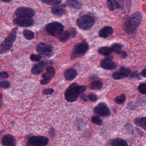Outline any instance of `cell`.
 <instances>
[{"label": "cell", "mask_w": 146, "mask_h": 146, "mask_svg": "<svg viewBox=\"0 0 146 146\" xmlns=\"http://www.w3.org/2000/svg\"><path fill=\"white\" fill-rule=\"evenodd\" d=\"M142 14L139 12H136L127 19L124 24V30L129 34L134 33L139 26L142 21Z\"/></svg>", "instance_id": "obj_1"}, {"label": "cell", "mask_w": 146, "mask_h": 146, "mask_svg": "<svg viewBox=\"0 0 146 146\" xmlns=\"http://www.w3.org/2000/svg\"><path fill=\"white\" fill-rule=\"evenodd\" d=\"M86 89L87 87L86 86H80L76 83H73L69 86L65 92L66 100L70 103L75 102Z\"/></svg>", "instance_id": "obj_2"}, {"label": "cell", "mask_w": 146, "mask_h": 146, "mask_svg": "<svg viewBox=\"0 0 146 146\" xmlns=\"http://www.w3.org/2000/svg\"><path fill=\"white\" fill-rule=\"evenodd\" d=\"M17 27L14 28L0 45V54L7 53L12 49L17 37Z\"/></svg>", "instance_id": "obj_3"}, {"label": "cell", "mask_w": 146, "mask_h": 146, "mask_svg": "<svg viewBox=\"0 0 146 146\" xmlns=\"http://www.w3.org/2000/svg\"><path fill=\"white\" fill-rule=\"evenodd\" d=\"M89 45L86 41H82L75 45L71 54L72 60H75L84 55L88 50Z\"/></svg>", "instance_id": "obj_4"}, {"label": "cell", "mask_w": 146, "mask_h": 146, "mask_svg": "<svg viewBox=\"0 0 146 146\" xmlns=\"http://www.w3.org/2000/svg\"><path fill=\"white\" fill-rule=\"evenodd\" d=\"M94 21H95L92 16L88 15H82L78 18L76 24L80 29L88 30L92 27Z\"/></svg>", "instance_id": "obj_5"}, {"label": "cell", "mask_w": 146, "mask_h": 146, "mask_svg": "<svg viewBox=\"0 0 146 146\" xmlns=\"http://www.w3.org/2000/svg\"><path fill=\"white\" fill-rule=\"evenodd\" d=\"M46 29L48 33L51 36H59L64 31V27L60 22H53L47 25Z\"/></svg>", "instance_id": "obj_6"}, {"label": "cell", "mask_w": 146, "mask_h": 146, "mask_svg": "<svg viewBox=\"0 0 146 146\" xmlns=\"http://www.w3.org/2000/svg\"><path fill=\"white\" fill-rule=\"evenodd\" d=\"M36 51L41 56L50 57L53 55V47L50 45L40 43L36 47Z\"/></svg>", "instance_id": "obj_7"}, {"label": "cell", "mask_w": 146, "mask_h": 146, "mask_svg": "<svg viewBox=\"0 0 146 146\" xmlns=\"http://www.w3.org/2000/svg\"><path fill=\"white\" fill-rule=\"evenodd\" d=\"M34 10L31 8L20 7L18 8L15 12V15L17 18L32 19L35 15Z\"/></svg>", "instance_id": "obj_8"}, {"label": "cell", "mask_w": 146, "mask_h": 146, "mask_svg": "<svg viewBox=\"0 0 146 146\" xmlns=\"http://www.w3.org/2000/svg\"><path fill=\"white\" fill-rule=\"evenodd\" d=\"M49 140L46 137L42 136H34L31 137L28 141L29 145L32 146H46Z\"/></svg>", "instance_id": "obj_9"}, {"label": "cell", "mask_w": 146, "mask_h": 146, "mask_svg": "<svg viewBox=\"0 0 146 146\" xmlns=\"http://www.w3.org/2000/svg\"><path fill=\"white\" fill-rule=\"evenodd\" d=\"M95 114L102 117H106L111 115V111L106 104L100 103L94 109Z\"/></svg>", "instance_id": "obj_10"}, {"label": "cell", "mask_w": 146, "mask_h": 146, "mask_svg": "<svg viewBox=\"0 0 146 146\" xmlns=\"http://www.w3.org/2000/svg\"><path fill=\"white\" fill-rule=\"evenodd\" d=\"M131 73V69L127 67H121L112 75L114 79L120 80L127 78Z\"/></svg>", "instance_id": "obj_11"}, {"label": "cell", "mask_w": 146, "mask_h": 146, "mask_svg": "<svg viewBox=\"0 0 146 146\" xmlns=\"http://www.w3.org/2000/svg\"><path fill=\"white\" fill-rule=\"evenodd\" d=\"M13 22L15 25L18 26L28 27L32 26L34 24V21L32 19L16 18L14 19Z\"/></svg>", "instance_id": "obj_12"}, {"label": "cell", "mask_w": 146, "mask_h": 146, "mask_svg": "<svg viewBox=\"0 0 146 146\" xmlns=\"http://www.w3.org/2000/svg\"><path fill=\"white\" fill-rule=\"evenodd\" d=\"M100 64L103 68L108 70H113L116 69L117 67L116 63L109 58H106L102 60L100 62Z\"/></svg>", "instance_id": "obj_13"}, {"label": "cell", "mask_w": 146, "mask_h": 146, "mask_svg": "<svg viewBox=\"0 0 146 146\" xmlns=\"http://www.w3.org/2000/svg\"><path fill=\"white\" fill-rule=\"evenodd\" d=\"M2 144L4 146H16V141L13 135L7 134L4 135L1 140Z\"/></svg>", "instance_id": "obj_14"}, {"label": "cell", "mask_w": 146, "mask_h": 146, "mask_svg": "<svg viewBox=\"0 0 146 146\" xmlns=\"http://www.w3.org/2000/svg\"><path fill=\"white\" fill-rule=\"evenodd\" d=\"M46 72H47L46 73L43 74L42 76V79L40 81V84L42 85L48 84L56 74V73L55 72L49 71V70L46 71Z\"/></svg>", "instance_id": "obj_15"}, {"label": "cell", "mask_w": 146, "mask_h": 146, "mask_svg": "<svg viewBox=\"0 0 146 146\" xmlns=\"http://www.w3.org/2000/svg\"><path fill=\"white\" fill-rule=\"evenodd\" d=\"M113 33V29L110 26L103 27L100 30L99 35L101 38H107L111 36Z\"/></svg>", "instance_id": "obj_16"}, {"label": "cell", "mask_w": 146, "mask_h": 146, "mask_svg": "<svg viewBox=\"0 0 146 146\" xmlns=\"http://www.w3.org/2000/svg\"><path fill=\"white\" fill-rule=\"evenodd\" d=\"M46 61H42L37 64H35L32 69L31 72L33 74L38 75L40 74L43 70L44 67L46 66Z\"/></svg>", "instance_id": "obj_17"}, {"label": "cell", "mask_w": 146, "mask_h": 146, "mask_svg": "<svg viewBox=\"0 0 146 146\" xmlns=\"http://www.w3.org/2000/svg\"><path fill=\"white\" fill-rule=\"evenodd\" d=\"M66 12L65 6L63 4L56 5L52 8V13L57 16H62Z\"/></svg>", "instance_id": "obj_18"}, {"label": "cell", "mask_w": 146, "mask_h": 146, "mask_svg": "<svg viewBox=\"0 0 146 146\" xmlns=\"http://www.w3.org/2000/svg\"><path fill=\"white\" fill-rule=\"evenodd\" d=\"M77 75V71L74 69H68L64 73V77L67 81H72L76 78Z\"/></svg>", "instance_id": "obj_19"}, {"label": "cell", "mask_w": 146, "mask_h": 146, "mask_svg": "<svg viewBox=\"0 0 146 146\" xmlns=\"http://www.w3.org/2000/svg\"><path fill=\"white\" fill-rule=\"evenodd\" d=\"M134 123L135 125L142 128L146 131V117L136 118L134 121Z\"/></svg>", "instance_id": "obj_20"}, {"label": "cell", "mask_w": 146, "mask_h": 146, "mask_svg": "<svg viewBox=\"0 0 146 146\" xmlns=\"http://www.w3.org/2000/svg\"><path fill=\"white\" fill-rule=\"evenodd\" d=\"M103 84L102 81H95L89 84L88 88L91 90H99L103 87Z\"/></svg>", "instance_id": "obj_21"}, {"label": "cell", "mask_w": 146, "mask_h": 146, "mask_svg": "<svg viewBox=\"0 0 146 146\" xmlns=\"http://www.w3.org/2000/svg\"><path fill=\"white\" fill-rule=\"evenodd\" d=\"M107 7L110 10L113 11L115 9L121 8L120 4L116 1H108L106 2Z\"/></svg>", "instance_id": "obj_22"}, {"label": "cell", "mask_w": 146, "mask_h": 146, "mask_svg": "<svg viewBox=\"0 0 146 146\" xmlns=\"http://www.w3.org/2000/svg\"><path fill=\"white\" fill-rule=\"evenodd\" d=\"M111 144V146H128L127 143L126 141L119 138L112 140Z\"/></svg>", "instance_id": "obj_23"}, {"label": "cell", "mask_w": 146, "mask_h": 146, "mask_svg": "<svg viewBox=\"0 0 146 146\" xmlns=\"http://www.w3.org/2000/svg\"><path fill=\"white\" fill-rule=\"evenodd\" d=\"M98 52L102 55L107 56L111 54L113 52V50L110 47H102L98 49Z\"/></svg>", "instance_id": "obj_24"}, {"label": "cell", "mask_w": 146, "mask_h": 146, "mask_svg": "<svg viewBox=\"0 0 146 146\" xmlns=\"http://www.w3.org/2000/svg\"><path fill=\"white\" fill-rule=\"evenodd\" d=\"M71 34L68 31H64L60 35L58 38L59 40L61 42H65L67 41L70 39Z\"/></svg>", "instance_id": "obj_25"}, {"label": "cell", "mask_w": 146, "mask_h": 146, "mask_svg": "<svg viewBox=\"0 0 146 146\" xmlns=\"http://www.w3.org/2000/svg\"><path fill=\"white\" fill-rule=\"evenodd\" d=\"M67 4L68 7L74 9H79L82 7L81 3L79 1H67Z\"/></svg>", "instance_id": "obj_26"}, {"label": "cell", "mask_w": 146, "mask_h": 146, "mask_svg": "<svg viewBox=\"0 0 146 146\" xmlns=\"http://www.w3.org/2000/svg\"><path fill=\"white\" fill-rule=\"evenodd\" d=\"M24 37L28 40H31L34 39L35 34L34 33L28 29H25L23 31Z\"/></svg>", "instance_id": "obj_27"}, {"label": "cell", "mask_w": 146, "mask_h": 146, "mask_svg": "<svg viewBox=\"0 0 146 146\" xmlns=\"http://www.w3.org/2000/svg\"><path fill=\"white\" fill-rule=\"evenodd\" d=\"M126 100V97L125 94H122L117 96L115 98V101L117 104L121 105L124 103Z\"/></svg>", "instance_id": "obj_28"}, {"label": "cell", "mask_w": 146, "mask_h": 146, "mask_svg": "<svg viewBox=\"0 0 146 146\" xmlns=\"http://www.w3.org/2000/svg\"><path fill=\"white\" fill-rule=\"evenodd\" d=\"M92 121L93 123L98 126H101L103 124V121L98 116H93L92 117Z\"/></svg>", "instance_id": "obj_29"}, {"label": "cell", "mask_w": 146, "mask_h": 146, "mask_svg": "<svg viewBox=\"0 0 146 146\" xmlns=\"http://www.w3.org/2000/svg\"><path fill=\"white\" fill-rule=\"evenodd\" d=\"M113 51H114L116 54H118L121 51L122 46L120 44L115 43L112 45Z\"/></svg>", "instance_id": "obj_30"}, {"label": "cell", "mask_w": 146, "mask_h": 146, "mask_svg": "<svg viewBox=\"0 0 146 146\" xmlns=\"http://www.w3.org/2000/svg\"><path fill=\"white\" fill-rule=\"evenodd\" d=\"M42 2L49 5H55L60 4L61 1L60 0H43Z\"/></svg>", "instance_id": "obj_31"}, {"label": "cell", "mask_w": 146, "mask_h": 146, "mask_svg": "<svg viewBox=\"0 0 146 146\" xmlns=\"http://www.w3.org/2000/svg\"><path fill=\"white\" fill-rule=\"evenodd\" d=\"M138 90L141 93L146 94V83H141L138 87Z\"/></svg>", "instance_id": "obj_32"}, {"label": "cell", "mask_w": 146, "mask_h": 146, "mask_svg": "<svg viewBox=\"0 0 146 146\" xmlns=\"http://www.w3.org/2000/svg\"><path fill=\"white\" fill-rule=\"evenodd\" d=\"M30 59L32 61L38 62L42 59V56H41L40 55L33 54L30 57Z\"/></svg>", "instance_id": "obj_33"}, {"label": "cell", "mask_w": 146, "mask_h": 146, "mask_svg": "<svg viewBox=\"0 0 146 146\" xmlns=\"http://www.w3.org/2000/svg\"><path fill=\"white\" fill-rule=\"evenodd\" d=\"M10 86V82L7 81H3L0 82V87L4 89H7L9 88Z\"/></svg>", "instance_id": "obj_34"}, {"label": "cell", "mask_w": 146, "mask_h": 146, "mask_svg": "<svg viewBox=\"0 0 146 146\" xmlns=\"http://www.w3.org/2000/svg\"><path fill=\"white\" fill-rule=\"evenodd\" d=\"M54 90L53 88H48L44 89L42 91L43 94L44 95H51L54 93Z\"/></svg>", "instance_id": "obj_35"}, {"label": "cell", "mask_w": 146, "mask_h": 146, "mask_svg": "<svg viewBox=\"0 0 146 146\" xmlns=\"http://www.w3.org/2000/svg\"><path fill=\"white\" fill-rule=\"evenodd\" d=\"M88 97L89 100L92 102H96L98 100V97H97V95H95V94H93V93L89 94Z\"/></svg>", "instance_id": "obj_36"}, {"label": "cell", "mask_w": 146, "mask_h": 146, "mask_svg": "<svg viewBox=\"0 0 146 146\" xmlns=\"http://www.w3.org/2000/svg\"><path fill=\"white\" fill-rule=\"evenodd\" d=\"M9 77V74L7 72H0V79H8Z\"/></svg>", "instance_id": "obj_37"}, {"label": "cell", "mask_w": 146, "mask_h": 146, "mask_svg": "<svg viewBox=\"0 0 146 146\" xmlns=\"http://www.w3.org/2000/svg\"><path fill=\"white\" fill-rule=\"evenodd\" d=\"M131 77L135 79H141L140 75L137 72H133L132 73L131 75Z\"/></svg>", "instance_id": "obj_38"}, {"label": "cell", "mask_w": 146, "mask_h": 146, "mask_svg": "<svg viewBox=\"0 0 146 146\" xmlns=\"http://www.w3.org/2000/svg\"><path fill=\"white\" fill-rule=\"evenodd\" d=\"M118 55H120L122 58H123V59L127 58L128 56L127 54L125 51H121Z\"/></svg>", "instance_id": "obj_39"}, {"label": "cell", "mask_w": 146, "mask_h": 146, "mask_svg": "<svg viewBox=\"0 0 146 146\" xmlns=\"http://www.w3.org/2000/svg\"><path fill=\"white\" fill-rule=\"evenodd\" d=\"M70 32H71V35H72V37H75L76 35V32L74 28H72L70 29Z\"/></svg>", "instance_id": "obj_40"}, {"label": "cell", "mask_w": 146, "mask_h": 146, "mask_svg": "<svg viewBox=\"0 0 146 146\" xmlns=\"http://www.w3.org/2000/svg\"><path fill=\"white\" fill-rule=\"evenodd\" d=\"M141 76H143V77L146 78V69H143V70L141 71Z\"/></svg>", "instance_id": "obj_41"}, {"label": "cell", "mask_w": 146, "mask_h": 146, "mask_svg": "<svg viewBox=\"0 0 146 146\" xmlns=\"http://www.w3.org/2000/svg\"><path fill=\"white\" fill-rule=\"evenodd\" d=\"M80 97L81 98L82 100H84V101H87V99H86V97H85V95H82V96H81Z\"/></svg>", "instance_id": "obj_42"}, {"label": "cell", "mask_w": 146, "mask_h": 146, "mask_svg": "<svg viewBox=\"0 0 146 146\" xmlns=\"http://www.w3.org/2000/svg\"><path fill=\"white\" fill-rule=\"evenodd\" d=\"M2 95L0 93V108L2 105Z\"/></svg>", "instance_id": "obj_43"}, {"label": "cell", "mask_w": 146, "mask_h": 146, "mask_svg": "<svg viewBox=\"0 0 146 146\" xmlns=\"http://www.w3.org/2000/svg\"><path fill=\"white\" fill-rule=\"evenodd\" d=\"M2 1L3 2L8 3L10 2V1Z\"/></svg>", "instance_id": "obj_44"}]
</instances>
